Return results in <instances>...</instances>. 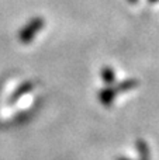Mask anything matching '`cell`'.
<instances>
[{
  "mask_svg": "<svg viewBox=\"0 0 159 160\" xmlns=\"http://www.w3.org/2000/svg\"><path fill=\"white\" fill-rule=\"evenodd\" d=\"M42 25H44V21H42V20H35V21H34V22H31V24L28 25V27L24 30V34H23V35H21V39L24 38L25 35H27V37H30V38H33V35H34V34H35V32H34V31H35V30H38V28H39V27H42Z\"/></svg>",
  "mask_w": 159,
  "mask_h": 160,
  "instance_id": "obj_1",
  "label": "cell"
}]
</instances>
